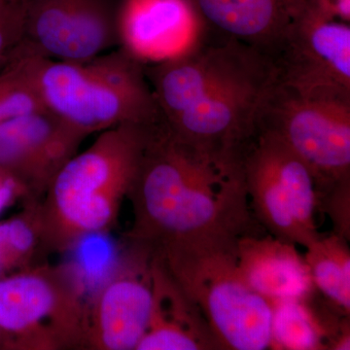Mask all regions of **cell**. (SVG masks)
Masks as SVG:
<instances>
[{
    "label": "cell",
    "mask_w": 350,
    "mask_h": 350,
    "mask_svg": "<svg viewBox=\"0 0 350 350\" xmlns=\"http://www.w3.org/2000/svg\"><path fill=\"white\" fill-rule=\"evenodd\" d=\"M236 247H170L153 252L199 308L218 349H269L271 305L244 282Z\"/></svg>",
    "instance_id": "obj_5"
},
{
    "label": "cell",
    "mask_w": 350,
    "mask_h": 350,
    "mask_svg": "<svg viewBox=\"0 0 350 350\" xmlns=\"http://www.w3.org/2000/svg\"><path fill=\"white\" fill-rule=\"evenodd\" d=\"M157 124L100 131L57 172L41 199L51 252L64 254L85 237L111 232Z\"/></svg>",
    "instance_id": "obj_3"
},
{
    "label": "cell",
    "mask_w": 350,
    "mask_h": 350,
    "mask_svg": "<svg viewBox=\"0 0 350 350\" xmlns=\"http://www.w3.org/2000/svg\"><path fill=\"white\" fill-rule=\"evenodd\" d=\"M304 256L314 287L347 314L350 310V252L347 238L321 236L306 246Z\"/></svg>",
    "instance_id": "obj_18"
},
{
    "label": "cell",
    "mask_w": 350,
    "mask_h": 350,
    "mask_svg": "<svg viewBox=\"0 0 350 350\" xmlns=\"http://www.w3.org/2000/svg\"><path fill=\"white\" fill-rule=\"evenodd\" d=\"M275 81L299 93L350 100L349 23L308 0L271 57Z\"/></svg>",
    "instance_id": "obj_9"
},
{
    "label": "cell",
    "mask_w": 350,
    "mask_h": 350,
    "mask_svg": "<svg viewBox=\"0 0 350 350\" xmlns=\"http://www.w3.org/2000/svg\"><path fill=\"white\" fill-rule=\"evenodd\" d=\"M42 109L45 108L34 79V55L22 45L0 68V125Z\"/></svg>",
    "instance_id": "obj_20"
},
{
    "label": "cell",
    "mask_w": 350,
    "mask_h": 350,
    "mask_svg": "<svg viewBox=\"0 0 350 350\" xmlns=\"http://www.w3.org/2000/svg\"><path fill=\"white\" fill-rule=\"evenodd\" d=\"M243 174L251 211L271 236L304 247L319 238L314 175L282 140L257 131L244 155Z\"/></svg>",
    "instance_id": "obj_8"
},
{
    "label": "cell",
    "mask_w": 350,
    "mask_h": 350,
    "mask_svg": "<svg viewBox=\"0 0 350 350\" xmlns=\"http://www.w3.org/2000/svg\"><path fill=\"white\" fill-rule=\"evenodd\" d=\"M87 299L64 265L0 278L1 350L84 349Z\"/></svg>",
    "instance_id": "obj_6"
},
{
    "label": "cell",
    "mask_w": 350,
    "mask_h": 350,
    "mask_svg": "<svg viewBox=\"0 0 350 350\" xmlns=\"http://www.w3.org/2000/svg\"><path fill=\"white\" fill-rule=\"evenodd\" d=\"M86 137L46 109L16 117L0 125V170L42 199L55 175Z\"/></svg>",
    "instance_id": "obj_12"
},
{
    "label": "cell",
    "mask_w": 350,
    "mask_h": 350,
    "mask_svg": "<svg viewBox=\"0 0 350 350\" xmlns=\"http://www.w3.org/2000/svg\"><path fill=\"white\" fill-rule=\"evenodd\" d=\"M257 131L275 135L300 157L319 195L349 189L350 100L299 93L275 81L260 107Z\"/></svg>",
    "instance_id": "obj_7"
},
{
    "label": "cell",
    "mask_w": 350,
    "mask_h": 350,
    "mask_svg": "<svg viewBox=\"0 0 350 350\" xmlns=\"http://www.w3.org/2000/svg\"><path fill=\"white\" fill-rule=\"evenodd\" d=\"M0 350H1V334H0Z\"/></svg>",
    "instance_id": "obj_24"
},
{
    "label": "cell",
    "mask_w": 350,
    "mask_h": 350,
    "mask_svg": "<svg viewBox=\"0 0 350 350\" xmlns=\"http://www.w3.org/2000/svg\"><path fill=\"white\" fill-rule=\"evenodd\" d=\"M207 31L236 39L273 57L308 0H191Z\"/></svg>",
    "instance_id": "obj_14"
},
{
    "label": "cell",
    "mask_w": 350,
    "mask_h": 350,
    "mask_svg": "<svg viewBox=\"0 0 350 350\" xmlns=\"http://www.w3.org/2000/svg\"><path fill=\"white\" fill-rule=\"evenodd\" d=\"M310 3L335 19L349 23L350 0H308Z\"/></svg>",
    "instance_id": "obj_23"
},
{
    "label": "cell",
    "mask_w": 350,
    "mask_h": 350,
    "mask_svg": "<svg viewBox=\"0 0 350 350\" xmlns=\"http://www.w3.org/2000/svg\"><path fill=\"white\" fill-rule=\"evenodd\" d=\"M145 72L172 137L218 162L243 163L275 82L271 57L208 32L185 54L145 64Z\"/></svg>",
    "instance_id": "obj_1"
},
{
    "label": "cell",
    "mask_w": 350,
    "mask_h": 350,
    "mask_svg": "<svg viewBox=\"0 0 350 350\" xmlns=\"http://www.w3.org/2000/svg\"><path fill=\"white\" fill-rule=\"evenodd\" d=\"M124 0H25L23 46L32 55L83 63L122 46Z\"/></svg>",
    "instance_id": "obj_10"
},
{
    "label": "cell",
    "mask_w": 350,
    "mask_h": 350,
    "mask_svg": "<svg viewBox=\"0 0 350 350\" xmlns=\"http://www.w3.org/2000/svg\"><path fill=\"white\" fill-rule=\"evenodd\" d=\"M25 2V0H0V68L24 42Z\"/></svg>",
    "instance_id": "obj_21"
},
{
    "label": "cell",
    "mask_w": 350,
    "mask_h": 350,
    "mask_svg": "<svg viewBox=\"0 0 350 350\" xmlns=\"http://www.w3.org/2000/svg\"><path fill=\"white\" fill-rule=\"evenodd\" d=\"M269 349H329L328 331L306 303V299L271 301Z\"/></svg>",
    "instance_id": "obj_19"
},
{
    "label": "cell",
    "mask_w": 350,
    "mask_h": 350,
    "mask_svg": "<svg viewBox=\"0 0 350 350\" xmlns=\"http://www.w3.org/2000/svg\"><path fill=\"white\" fill-rule=\"evenodd\" d=\"M128 241L151 250L234 245L253 231L243 163L218 162L170 135L152 130L129 193Z\"/></svg>",
    "instance_id": "obj_2"
},
{
    "label": "cell",
    "mask_w": 350,
    "mask_h": 350,
    "mask_svg": "<svg viewBox=\"0 0 350 350\" xmlns=\"http://www.w3.org/2000/svg\"><path fill=\"white\" fill-rule=\"evenodd\" d=\"M116 268L87 305L84 349L137 350L152 306V251L129 241Z\"/></svg>",
    "instance_id": "obj_11"
},
{
    "label": "cell",
    "mask_w": 350,
    "mask_h": 350,
    "mask_svg": "<svg viewBox=\"0 0 350 350\" xmlns=\"http://www.w3.org/2000/svg\"><path fill=\"white\" fill-rule=\"evenodd\" d=\"M296 246L271 234L239 239L236 258L244 282L269 303L308 299L314 284L305 256Z\"/></svg>",
    "instance_id": "obj_16"
},
{
    "label": "cell",
    "mask_w": 350,
    "mask_h": 350,
    "mask_svg": "<svg viewBox=\"0 0 350 350\" xmlns=\"http://www.w3.org/2000/svg\"><path fill=\"white\" fill-rule=\"evenodd\" d=\"M34 79L44 108L87 137L163 121L145 64L122 46L83 63L34 55Z\"/></svg>",
    "instance_id": "obj_4"
},
{
    "label": "cell",
    "mask_w": 350,
    "mask_h": 350,
    "mask_svg": "<svg viewBox=\"0 0 350 350\" xmlns=\"http://www.w3.org/2000/svg\"><path fill=\"white\" fill-rule=\"evenodd\" d=\"M22 204L19 213L0 221V278L40 266L52 253L46 238L41 200Z\"/></svg>",
    "instance_id": "obj_17"
},
{
    "label": "cell",
    "mask_w": 350,
    "mask_h": 350,
    "mask_svg": "<svg viewBox=\"0 0 350 350\" xmlns=\"http://www.w3.org/2000/svg\"><path fill=\"white\" fill-rule=\"evenodd\" d=\"M152 306L148 326L137 350L218 349L199 308L152 252Z\"/></svg>",
    "instance_id": "obj_15"
},
{
    "label": "cell",
    "mask_w": 350,
    "mask_h": 350,
    "mask_svg": "<svg viewBox=\"0 0 350 350\" xmlns=\"http://www.w3.org/2000/svg\"><path fill=\"white\" fill-rule=\"evenodd\" d=\"M208 32L191 0H124L122 47L145 64L185 54Z\"/></svg>",
    "instance_id": "obj_13"
},
{
    "label": "cell",
    "mask_w": 350,
    "mask_h": 350,
    "mask_svg": "<svg viewBox=\"0 0 350 350\" xmlns=\"http://www.w3.org/2000/svg\"><path fill=\"white\" fill-rule=\"evenodd\" d=\"M29 200H41L34 197L31 191L25 184L13 175L0 170V214L17 202Z\"/></svg>",
    "instance_id": "obj_22"
}]
</instances>
